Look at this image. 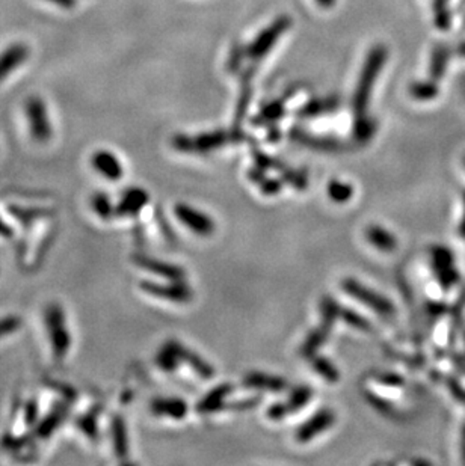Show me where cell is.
Wrapping results in <instances>:
<instances>
[{
    "instance_id": "6da1fadb",
    "label": "cell",
    "mask_w": 465,
    "mask_h": 466,
    "mask_svg": "<svg viewBox=\"0 0 465 466\" xmlns=\"http://www.w3.org/2000/svg\"><path fill=\"white\" fill-rule=\"evenodd\" d=\"M387 58H389V50H387V47L382 44H378L375 47H371L366 56L352 100L355 116L367 115L371 89L375 87L378 76L382 71Z\"/></svg>"
},
{
    "instance_id": "7a4b0ae2",
    "label": "cell",
    "mask_w": 465,
    "mask_h": 466,
    "mask_svg": "<svg viewBox=\"0 0 465 466\" xmlns=\"http://www.w3.org/2000/svg\"><path fill=\"white\" fill-rule=\"evenodd\" d=\"M44 328L53 358L56 361H64L72 351L73 337L65 311L56 302L49 304L44 309Z\"/></svg>"
},
{
    "instance_id": "3957f363",
    "label": "cell",
    "mask_w": 465,
    "mask_h": 466,
    "mask_svg": "<svg viewBox=\"0 0 465 466\" xmlns=\"http://www.w3.org/2000/svg\"><path fill=\"white\" fill-rule=\"evenodd\" d=\"M244 139L245 136L242 135L240 129H232L231 131L215 130V131H207V133H201L197 136L175 135L173 137V146L180 153L206 154L208 151L218 150L221 148V146H226L228 144L242 142Z\"/></svg>"
},
{
    "instance_id": "277c9868",
    "label": "cell",
    "mask_w": 465,
    "mask_h": 466,
    "mask_svg": "<svg viewBox=\"0 0 465 466\" xmlns=\"http://www.w3.org/2000/svg\"><path fill=\"white\" fill-rule=\"evenodd\" d=\"M340 313H342V307H340L336 299H332L329 296H325L322 299L321 302L322 324L317 326V328L310 333L307 340L304 341V344L301 347V355L304 356L305 359H310L312 356H314L317 351L327 343L332 326H334L340 318Z\"/></svg>"
},
{
    "instance_id": "5b68a950",
    "label": "cell",
    "mask_w": 465,
    "mask_h": 466,
    "mask_svg": "<svg viewBox=\"0 0 465 466\" xmlns=\"http://www.w3.org/2000/svg\"><path fill=\"white\" fill-rule=\"evenodd\" d=\"M25 113L29 126V133L34 141L38 144L49 142L53 129L44 100L40 97H30L25 104Z\"/></svg>"
},
{
    "instance_id": "8992f818",
    "label": "cell",
    "mask_w": 465,
    "mask_h": 466,
    "mask_svg": "<svg viewBox=\"0 0 465 466\" xmlns=\"http://www.w3.org/2000/svg\"><path fill=\"white\" fill-rule=\"evenodd\" d=\"M342 289L349 294V296H352L354 299L361 302L363 305L371 308L379 315L391 317L396 313L394 305L389 299L382 296V294L367 289L366 285H363L361 282L356 281V279L346 278L342 282Z\"/></svg>"
},
{
    "instance_id": "52a82bcc",
    "label": "cell",
    "mask_w": 465,
    "mask_h": 466,
    "mask_svg": "<svg viewBox=\"0 0 465 466\" xmlns=\"http://www.w3.org/2000/svg\"><path fill=\"white\" fill-rule=\"evenodd\" d=\"M290 26H292V20L290 17H288V15H281V17H278L272 25L268 26L250 44V47L246 49V56L254 60H260L265 58L269 53V50L274 47L277 41L280 40L285 30H288Z\"/></svg>"
},
{
    "instance_id": "ba28073f",
    "label": "cell",
    "mask_w": 465,
    "mask_h": 466,
    "mask_svg": "<svg viewBox=\"0 0 465 466\" xmlns=\"http://www.w3.org/2000/svg\"><path fill=\"white\" fill-rule=\"evenodd\" d=\"M139 289L144 293L150 294L162 300L173 302V304H188L192 300L193 293L184 281H168V282H154V281H141Z\"/></svg>"
},
{
    "instance_id": "9c48e42d",
    "label": "cell",
    "mask_w": 465,
    "mask_h": 466,
    "mask_svg": "<svg viewBox=\"0 0 465 466\" xmlns=\"http://www.w3.org/2000/svg\"><path fill=\"white\" fill-rule=\"evenodd\" d=\"M174 213L177 219L180 221L184 227H188L192 232L198 236H210L215 231V222L212 217H208L199 210L193 208L188 204L178 203L174 207Z\"/></svg>"
},
{
    "instance_id": "30bf717a",
    "label": "cell",
    "mask_w": 465,
    "mask_h": 466,
    "mask_svg": "<svg viewBox=\"0 0 465 466\" xmlns=\"http://www.w3.org/2000/svg\"><path fill=\"white\" fill-rule=\"evenodd\" d=\"M312 397H313L312 388L304 386V385L296 386L289 395L288 400L283 403H275V405H272L268 409L266 415L269 419L280 421V419H284L288 415L301 410L310 400H312Z\"/></svg>"
},
{
    "instance_id": "8fae6325",
    "label": "cell",
    "mask_w": 465,
    "mask_h": 466,
    "mask_svg": "<svg viewBox=\"0 0 465 466\" xmlns=\"http://www.w3.org/2000/svg\"><path fill=\"white\" fill-rule=\"evenodd\" d=\"M150 203L149 192L142 188H129L115 204V217H136Z\"/></svg>"
},
{
    "instance_id": "7c38bea8",
    "label": "cell",
    "mask_w": 465,
    "mask_h": 466,
    "mask_svg": "<svg viewBox=\"0 0 465 466\" xmlns=\"http://www.w3.org/2000/svg\"><path fill=\"white\" fill-rule=\"evenodd\" d=\"M133 264H136L138 267H141L142 270L150 271L153 275H158L160 278L166 279V281H184V270L177 266V264L168 263L164 260H158L154 257H149V255H142L138 254L133 255Z\"/></svg>"
},
{
    "instance_id": "4fadbf2b",
    "label": "cell",
    "mask_w": 465,
    "mask_h": 466,
    "mask_svg": "<svg viewBox=\"0 0 465 466\" xmlns=\"http://www.w3.org/2000/svg\"><path fill=\"white\" fill-rule=\"evenodd\" d=\"M336 423V414L334 410L328 408H323L308 419V421L302 423L296 430V439L301 444L312 441L317 434H322L325 430H328L329 427L334 425Z\"/></svg>"
},
{
    "instance_id": "5bb4252c",
    "label": "cell",
    "mask_w": 465,
    "mask_h": 466,
    "mask_svg": "<svg viewBox=\"0 0 465 466\" xmlns=\"http://www.w3.org/2000/svg\"><path fill=\"white\" fill-rule=\"evenodd\" d=\"M91 166L107 181H120L124 175L121 160L109 150H98L92 154Z\"/></svg>"
},
{
    "instance_id": "9a60e30c",
    "label": "cell",
    "mask_w": 465,
    "mask_h": 466,
    "mask_svg": "<svg viewBox=\"0 0 465 466\" xmlns=\"http://www.w3.org/2000/svg\"><path fill=\"white\" fill-rule=\"evenodd\" d=\"M232 390H235V386L231 384H222L215 386L212 391H208L204 397L197 403L195 410L198 414L203 415L224 410L227 405V397L232 392Z\"/></svg>"
},
{
    "instance_id": "2e32d148",
    "label": "cell",
    "mask_w": 465,
    "mask_h": 466,
    "mask_svg": "<svg viewBox=\"0 0 465 466\" xmlns=\"http://www.w3.org/2000/svg\"><path fill=\"white\" fill-rule=\"evenodd\" d=\"M244 386L250 388V390H259V391H272V392H281L288 388V382L285 379L280 376L268 375V373L261 371H251L244 377Z\"/></svg>"
},
{
    "instance_id": "e0dca14e",
    "label": "cell",
    "mask_w": 465,
    "mask_h": 466,
    "mask_svg": "<svg viewBox=\"0 0 465 466\" xmlns=\"http://www.w3.org/2000/svg\"><path fill=\"white\" fill-rule=\"evenodd\" d=\"M150 410L156 417L183 419L188 414V403L180 397H156L150 403Z\"/></svg>"
},
{
    "instance_id": "ac0fdd59",
    "label": "cell",
    "mask_w": 465,
    "mask_h": 466,
    "mask_svg": "<svg viewBox=\"0 0 465 466\" xmlns=\"http://www.w3.org/2000/svg\"><path fill=\"white\" fill-rule=\"evenodd\" d=\"M111 441L115 456L120 461H127L130 453L127 424L121 415H115L111 419Z\"/></svg>"
},
{
    "instance_id": "d6986e66",
    "label": "cell",
    "mask_w": 465,
    "mask_h": 466,
    "mask_svg": "<svg viewBox=\"0 0 465 466\" xmlns=\"http://www.w3.org/2000/svg\"><path fill=\"white\" fill-rule=\"evenodd\" d=\"M290 137L293 139V141H296L302 145H307L308 148L319 150V151H338V150L345 148V145L340 142L338 139L322 137V136L317 137V136L307 133V131L301 130V129H292Z\"/></svg>"
},
{
    "instance_id": "ffe728a7",
    "label": "cell",
    "mask_w": 465,
    "mask_h": 466,
    "mask_svg": "<svg viewBox=\"0 0 465 466\" xmlns=\"http://www.w3.org/2000/svg\"><path fill=\"white\" fill-rule=\"evenodd\" d=\"M29 56V49L25 44H12L0 54V82L6 79L14 69H17Z\"/></svg>"
},
{
    "instance_id": "44dd1931",
    "label": "cell",
    "mask_w": 465,
    "mask_h": 466,
    "mask_svg": "<svg viewBox=\"0 0 465 466\" xmlns=\"http://www.w3.org/2000/svg\"><path fill=\"white\" fill-rule=\"evenodd\" d=\"M340 100L337 97H325L310 100L298 111L299 118H317V116L337 111Z\"/></svg>"
},
{
    "instance_id": "7402d4cb",
    "label": "cell",
    "mask_w": 465,
    "mask_h": 466,
    "mask_svg": "<svg viewBox=\"0 0 465 466\" xmlns=\"http://www.w3.org/2000/svg\"><path fill=\"white\" fill-rule=\"evenodd\" d=\"M366 238L370 245H374L378 251L382 252H393L398 247V240L393 232L375 223L367 227Z\"/></svg>"
},
{
    "instance_id": "603a6c76",
    "label": "cell",
    "mask_w": 465,
    "mask_h": 466,
    "mask_svg": "<svg viewBox=\"0 0 465 466\" xmlns=\"http://www.w3.org/2000/svg\"><path fill=\"white\" fill-rule=\"evenodd\" d=\"M183 361L178 355V341L169 340L166 343L159 348L156 355V364L158 367L165 373H173L178 368Z\"/></svg>"
},
{
    "instance_id": "cb8c5ba5",
    "label": "cell",
    "mask_w": 465,
    "mask_h": 466,
    "mask_svg": "<svg viewBox=\"0 0 465 466\" xmlns=\"http://www.w3.org/2000/svg\"><path fill=\"white\" fill-rule=\"evenodd\" d=\"M178 355H180L182 361L188 364L198 376H201L203 379H212L215 376V370L210 364H207L204 359H201V356L193 353L192 351L186 348L180 343H178Z\"/></svg>"
},
{
    "instance_id": "d4e9b609",
    "label": "cell",
    "mask_w": 465,
    "mask_h": 466,
    "mask_svg": "<svg viewBox=\"0 0 465 466\" xmlns=\"http://www.w3.org/2000/svg\"><path fill=\"white\" fill-rule=\"evenodd\" d=\"M248 175H250V180L259 186V189L265 193V195H277V193L281 192V181L275 180V178H269L263 173V168L257 166L248 170Z\"/></svg>"
},
{
    "instance_id": "484cf974",
    "label": "cell",
    "mask_w": 465,
    "mask_h": 466,
    "mask_svg": "<svg viewBox=\"0 0 465 466\" xmlns=\"http://www.w3.org/2000/svg\"><path fill=\"white\" fill-rule=\"evenodd\" d=\"M284 112V102L283 100H277V102L263 106L260 113H257V116L252 120V124H255V126H272L281 118Z\"/></svg>"
},
{
    "instance_id": "4316f807",
    "label": "cell",
    "mask_w": 465,
    "mask_h": 466,
    "mask_svg": "<svg viewBox=\"0 0 465 466\" xmlns=\"http://www.w3.org/2000/svg\"><path fill=\"white\" fill-rule=\"evenodd\" d=\"M91 208L102 221H109L115 217V204L106 192H96L91 197Z\"/></svg>"
},
{
    "instance_id": "83f0119b",
    "label": "cell",
    "mask_w": 465,
    "mask_h": 466,
    "mask_svg": "<svg viewBox=\"0 0 465 466\" xmlns=\"http://www.w3.org/2000/svg\"><path fill=\"white\" fill-rule=\"evenodd\" d=\"M376 133V121L371 116H355L354 121V139L360 144H367Z\"/></svg>"
},
{
    "instance_id": "f1b7e54d",
    "label": "cell",
    "mask_w": 465,
    "mask_h": 466,
    "mask_svg": "<svg viewBox=\"0 0 465 466\" xmlns=\"http://www.w3.org/2000/svg\"><path fill=\"white\" fill-rule=\"evenodd\" d=\"M310 361H312L313 370L322 379L327 380L328 384H336L337 380L340 379V373H338L337 367L329 359L323 358V356H319V355L316 353L314 356H312V358H310Z\"/></svg>"
},
{
    "instance_id": "f546056e",
    "label": "cell",
    "mask_w": 465,
    "mask_h": 466,
    "mask_svg": "<svg viewBox=\"0 0 465 466\" xmlns=\"http://www.w3.org/2000/svg\"><path fill=\"white\" fill-rule=\"evenodd\" d=\"M354 188L349 183L340 181V180H331L327 186V195L331 201H334L337 204H345L349 199L354 197Z\"/></svg>"
},
{
    "instance_id": "4dcf8cb0",
    "label": "cell",
    "mask_w": 465,
    "mask_h": 466,
    "mask_svg": "<svg viewBox=\"0 0 465 466\" xmlns=\"http://www.w3.org/2000/svg\"><path fill=\"white\" fill-rule=\"evenodd\" d=\"M251 76H252V73H250L248 76L245 74L244 80H242V92H240L239 104H237L236 115H235V121H236L235 129H240V124H242V121L245 120V113L248 111V106H250V100H251V96H252L251 85H250Z\"/></svg>"
},
{
    "instance_id": "1f68e13d",
    "label": "cell",
    "mask_w": 465,
    "mask_h": 466,
    "mask_svg": "<svg viewBox=\"0 0 465 466\" xmlns=\"http://www.w3.org/2000/svg\"><path fill=\"white\" fill-rule=\"evenodd\" d=\"M62 418H64V410L59 409L55 410V412L49 414L45 417L43 421H40V424L36 425V433L40 438H49L50 434L56 430V427L61 424Z\"/></svg>"
},
{
    "instance_id": "d6a6232c",
    "label": "cell",
    "mask_w": 465,
    "mask_h": 466,
    "mask_svg": "<svg viewBox=\"0 0 465 466\" xmlns=\"http://www.w3.org/2000/svg\"><path fill=\"white\" fill-rule=\"evenodd\" d=\"M433 19L438 29H448L452 25V15L447 10L446 0H433Z\"/></svg>"
},
{
    "instance_id": "836d02e7",
    "label": "cell",
    "mask_w": 465,
    "mask_h": 466,
    "mask_svg": "<svg viewBox=\"0 0 465 466\" xmlns=\"http://www.w3.org/2000/svg\"><path fill=\"white\" fill-rule=\"evenodd\" d=\"M409 92L411 96L417 100H431L433 97H437L438 88L437 85L432 82H417L411 85Z\"/></svg>"
},
{
    "instance_id": "e575fe53",
    "label": "cell",
    "mask_w": 465,
    "mask_h": 466,
    "mask_svg": "<svg viewBox=\"0 0 465 466\" xmlns=\"http://www.w3.org/2000/svg\"><path fill=\"white\" fill-rule=\"evenodd\" d=\"M21 326H23V320L19 315L8 314V315L0 317V340L11 337L12 333L21 329Z\"/></svg>"
},
{
    "instance_id": "d590c367",
    "label": "cell",
    "mask_w": 465,
    "mask_h": 466,
    "mask_svg": "<svg viewBox=\"0 0 465 466\" xmlns=\"http://www.w3.org/2000/svg\"><path fill=\"white\" fill-rule=\"evenodd\" d=\"M340 318H343V322L352 328L358 329V331H369L370 329V323L364 318L361 314L355 313V311L343 308L342 307V313H340Z\"/></svg>"
},
{
    "instance_id": "8d00e7d4",
    "label": "cell",
    "mask_w": 465,
    "mask_h": 466,
    "mask_svg": "<svg viewBox=\"0 0 465 466\" xmlns=\"http://www.w3.org/2000/svg\"><path fill=\"white\" fill-rule=\"evenodd\" d=\"M364 397H366V400L370 403V405L374 406L376 410H379V412H381L382 415L393 417L394 414H396V409H394L391 403L387 401L382 397H379V395L370 392V391H366V392H364Z\"/></svg>"
},
{
    "instance_id": "74e56055",
    "label": "cell",
    "mask_w": 465,
    "mask_h": 466,
    "mask_svg": "<svg viewBox=\"0 0 465 466\" xmlns=\"http://www.w3.org/2000/svg\"><path fill=\"white\" fill-rule=\"evenodd\" d=\"M446 60H447V53H446L444 49H440V50L433 53L432 65H431V74H432L433 79H438V77L443 76Z\"/></svg>"
},
{
    "instance_id": "f35d334b",
    "label": "cell",
    "mask_w": 465,
    "mask_h": 466,
    "mask_svg": "<svg viewBox=\"0 0 465 466\" xmlns=\"http://www.w3.org/2000/svg\"><path fill=\"white\" fill-rule=\"evenodd\" d=\"M375 380L378 384L385 385V386H404L405 385V379L400 377L396 373H390V371H384V373H378V375H374Z\"/></svg>"
},
{
    "instance_id": "ab89813d",
    "label": "cell",
    "mask_w": 465,
    "mask_h": 466,
    "mask_svg": "<svg viewBox=\"0 0 465 466\" xmlns=\"http://www.w3.org/2000/svg\"><path fill=\"white\" fill-rule=\"evenodd\" d=\"M260 401H261L260 397H251V399L240 400V401H235V403H227L226 409H224V410H250V409H254L255 406H257Z\"/></svg>"
},
{
    "instance_id": "60d3db41",
    "label": "cell",
    "mask_w": 465,
    "mask_h": 466,
    "mask_svg": "<svg viewBox=\"0 0 465 466\" xmlns=\"http://www.w3.org/2000/svg\"><path fill=\"white\" fill-rule=\"evenodd\" d=\"M25 419H26V424H29V425H34L38 421V406H36L35 401L28 403Z\"/></svg>"
},
{
    "instance_id": "b9f144b4",
    "label": "cell",
    "mask_w": 465,
    "mask_h": 466,
    "mask_svg": "<svg viewBox=\"0 0 465 466\" xmlns=\"http://www.w3.org/2000/svg\"><path fill=\"white\" fill-rule=\"evenodd\" d=\"M14 236V230L11 225L8 223L2 216H0V237L2 238H11Z\"/></svg>"
},
{
    "instance_id": "7bdbcfd3",
    "label": "cell",
    "mask_w": 465,
    "mask_h": 466,
    "mask_svg": "<svg viewBox=\"0 0 465 466\" xmlns=\"http://www.w3.org/2000/svg\"><path fill=\"white\" fill-rule=\"evenodd\" d=\"M49 2L61 6L62 10H72V8L76 5V0H49Z\"/></svg>"
},
{
    "instance_id": "ee69618b",
    "label": "cell",
    "mask_w": 465,
    "mask_h": 466,
    "mask_svg": "<svg viewBox=\"0 0 465 466\" xmlns=\"http://www.w3.org/2000/svg\"><path fill=\"white\" fill-rule=\"evenodd\" d=\"M336 2H337V0H316V3L322 6L323 10H329V8L336 5Z\"/></svg>"
}]
</instances>
